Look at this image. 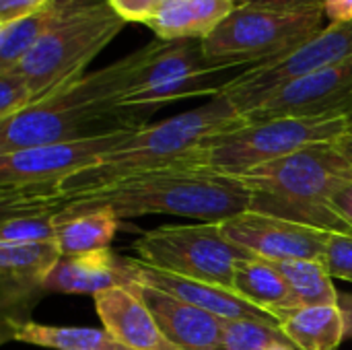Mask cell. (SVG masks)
<instances>
[{
	"label": "cell",
	"mask_w": 352,
	"mask_h": 350,
	"mask_svg": "<svg viewBox=\"0 0 352 350\" xmlns=\"http://www.w3.org/2000/svg\"><path fill=\"white\" fill-rule=\"evenodd\" d=\"M163 45L165 39L151 41L0 122V155L144 126L138 118L148 109H126L120 99L136 87L142 68Z\"/></svg>",
	"instance_id": "6da1fadb"
},
{
	"label": "cell",
	"mask_w": 352,
	"mask_h": 350,
	"mask_svg": "<svg viewBox=\"0 0 352 350\" xmlns=\"http://www.w3.org/2000/svg\"><path fill=\"white\" fill-rule=\"evenodd\" d=\"M243 122L245 118L237 111V107L225 95H217L196 109L177 113L157 124H144L120 149L66 179L52 196L35 202L2 204H37L56 215L58 206L78 196H87L151 171L188 165L190 155L204 140L225 130L237 128Z\"/></svg>",
	"instance_id": "7a4b0ae2"
},
{
	"label": "cell",
	"mask_w": 352,
	"mask_h": 350,
	"mask_svg": "<svg viewBox=\"0 0 352 350\" xmlns=\"http://www.w3.org/2000/svg\"><path fill=\"white\" fill-rule=\"evenodd\" d=\"M107 208L120 221L151 215L223 223L250 210V192L235 177L204 167H171L151 171L78 196L56 208V219Z\"/></svg>",
	"instance_id": "3957f363"
},
{
	"label": "cell",
	"mask_w": 352,
	"mask_h": 350,
	"mask_svg": "<svg viewBox=\"0 0 352 350\" xmlns=\"http://www.w3.org/2000/svg\"><path fill=\"white\" fill-rule=\"evenodd\" d=\"M250 192V210L330 233H351L334 212V192L352 179V163L336 142L314 144L235 175Z\"/></svg>",
	"instance_id": "277c9868"
},
{
	"label": "cell",
	"mask_w": 352,
	"mask_h": 350,
	"mask_svg": "<svg viewBox=\"0 0 352 350\" xmlns=\"http://www.w3.org/2000/svg\"><path fill=\"white\" fill-rule=\"evenodd\" d=\"M352 118H278L243 122L237 128L204 140L192 155L190 167L239 175L301 149L336 142L351 132Z\"/></svg>",
	"instance_id": "5b68a950"
},
{
	"label": "cell",
	"mask_w": 352,
	"mask_h": 350,
	"mask_svg": "<svg viewBox=\"0 0 352 350\" xmlns=\"http://www.w3.org/2000/svg\"><path fill=\"white\" fill-rule=\"evenodd\" d=\"M124 25L126 21L107 0H89L47 33L14 68L41 101L87 74V66L120 35Z\"/></svg>",
	"instance_id": "8992f818"
},
{
	"label": "cell",
	"mask_w": 352,
	"mask_h": 350,
	"mask_svg": "<svg viewBox=\"0 0 352 350\" xmlns=\"http://www.w3.org/2000/svg\"><path fill=\"white\" fill-rule=\"evenodd\" d=\"M326 27L322 6L307 10H274L239 4L206 39L204 56L225 68L256 66L303 45Z\"/></svg>",
	"instance_id": "52a82bcc"
},
{
	"label": "cell",
	"mask_w": 352,
	"mask_h": 350,
	"mask_svg": "<svg viewBox=\"0 0 352 350\" xmlns=\"http://www.w3.org/2000/svg\"><path fill=\"white\" fill-rule=\"evenodd\" d=\"M136 130H113L0 155L2 202H35L52 196L66 179L120 149Z\"/></svg>",
	"instance_id": "ba28073f"
},
{
	"label": "cell",
	"mask_w": 352,
	"mask_h": 350,
	"mask_svg": "<svg viewBox=\"0 0 352 350\" xmlns=\"http://www.w3.org/2000/svg\"><path fill=\"white\" fill-rule=\"evenodd\" d=\"M134 250L148 266L225 289H231L237 264L256 258L229 241L219 223L165 225L144 231L134 241Z\"/></svg>",
	"instance_id": "9c48e42d"
},
{
	"label": "cell",
	"mask_w": 352,
	"mask_h": 350,
	"mask_svg": "<svg viewBox=\"0 0 352 350\" xmlns=\"http://www.w3.org/2000/svg\"><path fill=\"white\" fill-rule=\"evenodd\" d=\"M352 60V21L326 25L318 35L283 58L237 72L221 91L241 116L258 107L270 93L291 80Z\"/></svg>",
	"instance_id": "30bf717a"
},
{
	"label": "cell",
	"mask_w": 352,
	"mask_h": 350,
	"mask_svg": "<svg viewBox=\"0 0 352 350\" xmlns=\"http://www.w3.org/2000/svg\"><path fill=\"white\" fill-rule=\"evenodd\" d=\"M243 118H352V60L287 83Z\"/></svg>",
	"instance_id": "8fae6325"
},
{
	"label": "cell",
	"mask_w": 352,
	"mask_h": 350,
	"mask_svg": "<svg viewBox=\"0 0 352 350\" xmlns=\"http://www.w3.org/2000/svg\"><path fill=\"white\" fill-rule=\"evenodd\" d=\"M223 235L239 248L270 262L326 258L330 231L297 221L245 210L219 223Z\"/></svg>",
	"instance_id": "7c38bea8"
},
{
	"label": "cell",
	"mask_w": 352,
	"mask_h": 350,
	"mask_svg": "<svg viewBox=\"0 0 352 350\" xmlns=\"http://www.w3.org/2000/svg\"><path fill=\"white\" fill-rule=\"evenodd\" d=\"M62 252L54 241L0 243V305L2 320H27L25 316L45 293L43 283Z\"/></svg>",
	"instance_id": "4fadbf2b"
},
{
	"label": "cell",
	"mask_w": 352,
	"mask_h": 350,
	"mask_svg": "<svg viewBox=\"0 0 352 350\" xmlns=\"http://www.w3.org/2000/svg\"><path fill=\"white\" fill-rule=\"evenodd\" d=\"M126 264H128L132 281L153 287L157 291H163L167 295H173L212 316H219L225 320H252V322L278 326V320L274 316L258 309L256 305L245 301L241 295H237L233 289H225L219 285H210V283L173 274L167 270H159L155 266L140 262L138 258H126Z\"/></svg>",
	"instance_id": "5bb4252c"
},
{
	"label": "cell",
	"mask_w": 352,
	"mask_h": 350,
	"mask_svg": "<svg viewBox=\"0 0 352 350\" xmlns=\"http://www.w3.org/2000/svg\"><path fill=\"white\" fill-rule=\"evenodd\" d=\"M148 307L161 332L179 350H221L223 318L190 305L173 295L146 287L142 283L128 285Z\"/></svg>",
	"instance_id": "9a60e30c"
},
{
	"label": "cell",
	"mask_w": 352,
	"mask_h": 350,
	"mask_svg": "<svg viewBox=\"0 0 352 350\" xmlns=\"http://www.w3.org/2000/svg\"><path fill=\"white\" fill-rule=\"evenodd\" d=\"M95 299L103 328L130 350H179L161 332L144 301L130 287L107 289Z\"/></svg>",
	"instance_id": "2e32d148"
},
{
	"label": "cell",
	"mask_w": 352,
	"mask_h": 350,
	"mask_svg": "<svg viewBox=\"0 0 352 350\" xmlns=\"http://www.w3.org/2000/svg\"><path fill=\"white\" fill-rule=\"evenodd\" d=\"M132 281L126 258L109 248L87 254L62 256L50 270L43 291L64 295H99L113 287H128Z\"/></svg>",
	"instance_id": "e0dca14e"
},
{
	"label": "cell",
	"mask_w": 352,
	"mask_h": 350,
	"mask_svg": "<svg viewBox=\"0 0 352 350\" xmlns=\"http://www.w3.org/2000/svg\"><path fill=\"white\" fill-rule=\"evenodd\" d=\"M2 342H23L50 350H130L105 328L47 326L31 320H2Z\"/></svg>",
	"instance_id": "ac0fdd59"
},
{
	"label": "cell",
	"mask_w": 352,
	"mask_h": 350,
	"mask_svg": "<svg viewBox=\"0 0 352 350\" xmlns=\"http://www.w3.org/2000/svg\"><path fill=\"white\" fill-rule=\"evenodd\" d=\"M89 0H52L37 12L0 25V70L14 68L47 33Z\"/></svg>",
	"instance_id": "d6986e66"
},
{
	"label": "cell",
	"mask_w": 352,
	"mask_h": 350,
	"mask_svg": "<svg viewBox=\"0 0 352 350\" xmlns=\"http://www.w3.org/2000/svg\"><path fill=\"white\" fill-rule=\"evenodd\" d=\"M237 8V0H182L146 23L159 39H206Z\"/></svg>",
	"instance_id": "ffe728a7"
},
{
	"label": "cell",
	"mask_w": 352,
	"mask_h": 350,
	"mask_svg": "<svg viewBox=\"0 0 352 350\" xmlns=\"http://www.w3.org/2000/svg\"><path fill=\"white\" fill-rule=\"evenodd\" d=\"M231 289L245 301L274 318L287 309L301 307L287 278L274 266V262L258 256L237 264Z\"/></svg>",
	"instance_id": "44dd1931"
},
{
	"label": "cell",
	"mask_w": 352,
	"mask_h": 350,
	"mask_svg": "<svg viewBox=\"0 0 352 350\" xmlns=\"http://www.w3.org/2000/svg\"><path fill=\"white\" fill-rule=\"evenodd\" d=\"M276 320L297 350H338L346 338L338 305L295 307L278 314Z\"/></svg>",
	"instance_id": "7402d4cb"
},
{
	"label": "cell",
	"mask_w": 352,
	"mask_h": 350,
	"mask_svg": "<svg viewBox=\"0 0 352 350\" xmlns=\"http://www.w3.org/2000/svg\"><path fill=\"white\" fill-rule=\"evenodd\" d=\"M227 72L229 70H208V72L188 74V76L165 80V83L140 87V89L128 91L120 99V105L126 109L155 111L159 105L173 103L179 99H188V97H202V95L217 97L221 95L223 87L233 78V76H227Z\"/></svg>",
	"instance_id": "603a6c76"
},
{
	"label": "cell",
	"mask_w": 352,
	"mask_h": 350,
	"mask_svg": "<svg viewBox=\"0 0 352 350\" xmlns=\"http://www.w3.org/2000/svg\"><path fill=\"white\" fill-rule=\"evenodd\" d=\"M56 243L62 256H74L107 250L120 229V219L107 208H95L56 219Z\"/></svg>",
	"instance_id": "cb8c5ba5"
},
{
	"label": "cell",
	"mask_w": 352,
	"mask_h": 350,
	"mask_svg": "<svg viewBox=\"0 0 352 350\" xmlns=\"http://www.w3.org/2000/svg\"><path fill=\"white\" fill-rule=\"evenodd\" d=\"M274 266L287 278L301 307L338 305L334 278L322 260H285L274 262Z\"/></svg>",
	"instance_id": "d4e9b609"
},
{
	"label": "cell",
	"mask_w": 352,
	"mask_h": 350,
	"mask_svg": "<svg viewBox=\"0 0 352 350\" xmlns=\"http://www.w3.org/2000/svg\"><path fill=\"white\" fill-rule=\"evenodd\" d=\"M56 215L37 204H2L0 243H39L56 239Z\"/></svg>",
	"instance_id": "484cf974"
},
{
	"label": "cell",
	"mask_w": 352,
	"mask_h": 350,
	"mask_svg": "<svg viewBox=\"0 0 352 350\" xmlns=\"http://www.w3.org/2000/svg\"><path fill=\"white\" fill-rule=\"evenodd\" d=\"M278 342H291L278 326L252 320H225L221 350H266ZM293 344V342H291Z\"/></svg>",
	"instance_id": "4316f807"
},
{
	"label": "cell",
	"mask_w": 352,
	"mask_h": 350,
	"mask_svg": "<svg viewBox=\"0 0 352 350\" xmlns=\"http://www.w3.org/2000/svg\"><path fill=\"white\" fill-rule=\"evenodd\" d=\"M37 103L29 80L16 70H0V122L10 120Z\"/></svg>",
	"instance_id": "83f0119b"
},
{
	"label": "cell",
	"mask_w": 352,
	"mask_h": 350,
	"mask_svg": "<svg viewBox=\"0 0 352 350\" xmlns=\"http://www.w3.org/2000/svg\"><path fill=\"white\" fill-rule=\"evenodd\" d=\"M324 264L332 278H342L352 283V235L351 233H332Z\"/></svg>",
	"instance_id": "f1b7e54d"
},
{
	"label": "cell",
	"mask_w": 352,
	"mask_h": 350,
	"mask_svg": "<svg viewBox=\"0 0 352 350\" xmlns=\"http://www.w3.org/2000/svg\"><path fill=\"white\" fill-rule=\"evenodd\" d=\"M113 10L126 21V23H148L153 21L165 6L167 0H107Z\"/></svg>",
	"instance_id": "f546056e"
},
{
	"label": "cell",
	"mask_w": 352,
	"mask_h": 350,
	"mask_svg": "<svg viewBox=\"0 0 352 350\" xmlns=\"http://www.w3.org/2000/svg\"><path fill=\"white\" fill-rule=\"evenodd\" d=\"M52 0H0V25L37 12Z\"/></svg>",
	"instance_id": "4dcf8cb0"
},
{
	"label": "cell",
	"mask_w": 352,
	"mask_h": 350,
	"mask_svg": "<svg viewBox=\"0 0 352 350\" xmlns=\"http://www.w3.org/2000/svg\"><path fill=\"white\" fill-rule=\"evenodd\" d=\"M239 4L274 8V10H307V8H320L322 0H237V6Z\"/></svg>",
	"instance_id": "1f68e13d"
},
{
	"label": "cell",
	"mask_w": 352,
	"mask_h": 350,
	"mask_svg": "<svg viewBox=\"0 0 352 350\" xmlns=\"http://www.w3.org/2000/svg\"><path fill=\"white\" fill-rule=\"evenodd\" d=\"M322 10L328 25L352 21V0H322Z\"/></svg>",
	"instance_id": "d6a6232c"
},
{
	"label": "cell",
	"mask_w": 352,
	"mask_h": 350,
	"mask_svg": "<svg viewBox=\"0 0 352 350\" xmlns=\"http://www.w3.org/2000/svg\"><path fill=\"white\" fill-rule=\"evenodd\" d=\"M332 208L334 212L349 225V229L352 231V179L342 184L334 196H332Z\"/></svg>",
	"instance_id": "836d02e7"
},
{
	"label": "cell",
	"mask_w": 352,
	"mask_h": 350,
	"mask_svg": "<svg viewBox=\"0 0 352 350\" xmlns=\"http://www.w3.org/2000/svg\"><path fill=\"white\" fill-rule=\"evenodd\" d=\"M338 309L344 320V334L352 338V293H338Z\"/></svg>",
	"instance_id": "e575fe53"
},
{
	"label": "cell",
	"mask_w": 352,
	"mask_h": 350,
	"mask_svg": "<svg viewBox=\"0 0 352 350\" xmlns=\"http://www.w3.org/2000/svg\"><path fill=\"white\" fill-rule=\"evenodd\" d=\"M336 146H338V151L352 163V132H346L342 138H338L336 140Z\"/></svg>",
	"instance_id": "d590c367"
},
{
	"label": "cell",
	"mask_w": 352,
	"mask_h": 350,
	"mask_svg": "<svg viewBox=\"0 0 352 350\" xmlns=\"http://www.w3.org/2000/svg\"><path fill=\"white\" fill-rule=\"evenodd\" d=\"M266 350H297L295 349V344H291V342H278V344H272L270 349Z\"/></svg>",
	"instance_id": "8d00e7d4"
},
{
	"label": "cell",
	"mask_w": 352,
	"mask_h": 350,
	"mask_svg": "<svg viewBox=\"0 0 352 350\" xmlns=\"http://www.w3.org/2000/svg\"><path fill=\"white\" fill-rule=\"evenodd\" d=\"M177 2H182V0H167V6H165V8H169L171 4H177ZM165 8H163V10H165ZM163 10H161V12H163Z\"/></svg>",
	"instance_id": "74e56055"
},
{
	"label": "cell",
	"mask_w": 352,
	"mask_h": 350,
	"mask_svg": "<svg viewBox=\"0 0 352 350\" xmlns=\"http://www.w3.org/2000/svg\"><path fill=\"white\" fill-rule=\"evenodd\" d=\"M351 132H352V124H351Z\"/></svg>",
	"instance_id": "f35d334b"
}]
</instances>
